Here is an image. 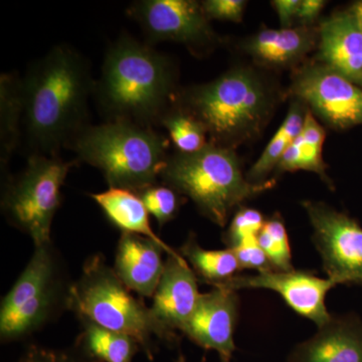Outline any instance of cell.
Masks as SVG:
<instances>
[{"label":"cell","instance_id":"1","mask_svg":"<svg viewBox=\"0 0 362 362\" xmlns=\"http://www.w3.org/2000/svg\"><path fill=\"white\" fill-rule=\"evenodd\" d=\"M95 82L88 59L69 45L52 47L23 78L28 156H59L89 122Z\"/></svg>","mask_w":362,"mask_h":362},{"label":"cell","instance_id":"2","mask_svg":"<svg viewBox=\"0 0 362 362\" xmlns=\"http://www.w3.org/2000/svg\"><path fill=\"white\" fill-rule=\"evenodd\" d=\"M180 90L175 62L124 33L105 54L94 95L105 120L156 128Z\"/></svg>","mask_w":362,"mask_h":362},{"label":"cell","instance_id":"3","mask_svg":"<svg viewBox=\"0 0 362 362\" xmlns=\"http://www.w3.org/2000/svg\"><path fill=\"white\" fill-rule=\"evenodd\" d=\"M279 96L263 74L235 66L211 82L180 89L175 104L204 125L209 142L235 149L262 134Z\"/></svg>","mask_w":362,"mask_h":362},{"label":"cell","instance_id":"4","mask_svg":"<svg viewBox=\"0 0 362 362\" xmlns=\"http://www.w3.org/2000/svg\"><path fill=\"white\" fill-rule=\"evenodd\" d=\"M78 162L101 171L109 187L136 194L160 182L169 156V139L156 128L105 121L88 125L69 143Z\"/></svg>","mask_w":362,"mask_h":362},{"label":"cell","instance_id":"5","mask_svg":"<svg viewBox=\"0 0 362 362\" xmlns=\"http://www.w3.org/2000/svg\"><path fill=\"white\" fill-rule=\"evenodd\" d=\"M160 182L189 197L202 216L221 228L245 202L276 185L275 180L250 182L235 149L211 142L194 153H170L162 169Z\"/></svg>","mask_w":362,"mask_h":362},{"label":"cell","instance_id":"6","mask_svg":"<svg viewBox=\"0 0 362 362\" xmlns=\"http://www.w3.org/2000/svg\"><path fill=\"white\" fill-rule=\"evenodd\" d=\"M68 309L81 321L132 337L150 361L156 354V343L177 344L156 320L150 307L133 295L102 255L90 257L81 277L71 284Z\"/></svg>","mask_w":362,"mask_h":362},{"label":"cell","instance_id":"7","mask_svg":"<svg viewBox=\"0 0 362 362\" xmlns=\"http://www.w3.org/2000/svg\"><path fill=\"white\" fill-rule=\"evenodd\" d=\"M70 287L64 282L52 242L35 247L25 270L2 299L1 342L25 339L49 322L61 307L68 309Z\"/></svg>","mask_w":362,"mask_h":362},{"label":"cell","instance_id":"8","mask_svg":"<svg viewBox=\"0 0 362 362\" xmlns=\"http://www.w3.org/2000/svg\"><path fill=\"white\" fill-rule=\"evenodd\" d=\"M76 163L59 156L32 154L18 175L2 176V214L11 226L30 235L35 247L52 242V221L61 206L62 187Z\"/></svg>","mask_w":362,"mask_h":362},{"label":"cell","instance_id":"9","mask_svg":"<svg viewBox=\"0 0 362 362\" xmlns=\"http://www.w3.org/2000/svg\"><path fill=\"white\" fill-rule=\"evenodd\" d=\"M127 14L142 28L150 45L180 42L199 54L221 42L202 2L194 0H138L128 6Z\"/></svg>","mask_w":362,"mask_h":362},{"label":"cell","instance_id":"10","mask_svg":"<svg viewBox=\"0 0 362 362\" xmlns=\"http://www.w3.org/2000/svg\"><path fill=\"white\" fill-rule=\"evenodd\" d=\"M290 94L332 129L362 125V88L320 62L295 71Z\"/></svg>","mask_w":362,"mask_h":362},{"label":"cell","instance_id":"11","mask_svg":"<svg viewBox=\"0 0 362 362\" xmlns=\"http://www.w3.org/2000/svg\"><path fill=\"white\" fill-rule=\"evenodd\" d=\"M303 206L314 233L312 240L323 262L328 279L335 286L362 287V228L349 214L321 202Z\"/></svg>","mask_w":362,"mask_h":362},{"label":"cell","instance_id":"12","mask_svg":"<svg viewBox=\"0 0 362 362\" xmlns=\"http://www.w3.org/2000/svg\"><path fill=\"white\" fill-rule=\"evenodd\" d=\"M335 287L329 279L319 278L314 272L303 270L264 271L256 275H237L214 288L237 291L240 289H268L275 291L299 315L325 325L332 314L328 312L325 298Z\"/></svg>","mask_w":362,"mask_h":362},{"label":"cell","instance_id":"13","mask_svg":"<svg viewBox=\"0 0 362 362\" xmlns=\"http://www.w3.org/2000/svg\"><path fill=\"white\" fill-rule=\"evenodd\" d=\"M163 275L150 307L153 316L176 343L180 333L194 315L202 294L197 275L187 259L177 255H166Z\"/></svg>","mask_w":362,"mask_h":362},{"label":"cell","instance_id":"14","mask_svg":"<svg viewBox=\"0 0 362 362\" xmlns=\"http://www.w3.org/2000/svg\"><path fill=\"white\" fill-rule=\"evenodd\" d=\"M239 306L237 292L214 288L202 294L182 334L202 349L218 352L221 361H230L237 350L233 335L239 319Z\"/></svg>","mask_w":362,"mask_h":362},{"label":"cell","instance_id":"15","mask_svg":"<svg viewBox=\"0 0 362 362\" xmlns=\"http://www.w3.org/2000/svg\"><path fill=\"white\" fill-rule=\"evenodd\" d=\"M318 59L362 88V30L349 11L333 13L321 23Z\"/></svg>","mask_w":362,"mask_h":362},{"label":"cell","instance_id":"16","mask_svg":"<svg viewBox=\"0 0 362 362\" xmlns=\"http://www.w3.org/2000/svg\"><path fill=\"white\" fill-rule=\"evenodd\" d=\"M288 362H362V321L332 315L318 332L296 345Z\"/></svg>","mask_w":362,"mask_h":362},{"label":"cell","instance_id":"17","mask_svg":"<svg viewBox=\"0 0 362 362\" xmlns=\"http://www.w3.org/2000/svg\"><path fill=\"white\" fill-rule=\"evenodd\" d=\"M163 252L166 254L163 247L148 238L122 233L117 245L114 271L131 291L139 297L152 298L163 275Z\"/></svg>","mask_w":362,"mask_h":362},{"label":"cell","instance_id":"18","mask_svg":"<svg viewBox=\"0 0 362 362\" xmlns=\"http://www.w3.org/2000/svg\"><path fill=\"white\" fill-rule=\"evenodd\" d=\"M319 28L313 26L264 28L243 42V51L266 68L296 66L318 45Z\"/></svg>","mask_w":362,"mask_h":362},{"label":"cell","instance_id":"19","mask_svg":"<svg viewBox=\"0 0 362 362\" xmlns=\"http://www.w3.org/2000/svg\"><path fill=\"white\" fill-rule=\"evenodd\" d=\"M106 218L122 233H134L154 240L166 255H177L157 235L149 221V213L139 195L123 188L109 187L106 192L90 194Z\"/></svg>","mask_w":362,"mask_h":362},{"label":"cell","instance_id":"20","mask_svg":"<svg viewBox=\"0 0 362 362\" xmlns=\"http://www.w3.org/2000/svg\"><path fill=\"white\" fill-rule=\"evenodd\" d=\"M25 99L23 78L14 73L0 77V168L1 176L8 175L11 157L20 147L23 136Z\"/></svg>","mask_w":362,"mask_h":362},{"label":"cell","instance_id":"21","mask_svg":"<svg viewBox=\"0 0 362 362\" xmlns=\"http://www.w3.org/2000/svg\"><path fill=\"white\" fill-rule=\"evenodd\" d=\"M325 137V129L317 122L313 113L307 109L303 128L286 150L276 168V173L281 175L298 170L312 171L320 176L328 187L332 188V181L326 173L327 166L322 157Z\"/></svg>","mask_w":362,"mask_h":362},{"label":"cell","instance_id":"22","mask_svg":"<svg viewBox=\"0 0 362 362\" xmlns=\"http://www.w3.org/2000/svg\"><path fill=\"white\" fill-rule=\"evenodd\" d=\"M74 352L82 362H133L141 351L139 343L127 335L82 321V332Z\"/></svg>","mask_w":362,"mask_h":362},{"label":"cell","instance_id":"23","mask_svg":"<svg viewBox=\"0 0 362 362\" xmlns=\"http://www.w3.org/2000/svg\"><path fill=\"white\" fill-rule=\"evenodd\" d=\"M180 254L192 266L197 279L214 288L243 271L233 250H204L194 235L181 247Z\"/></svg>","mask_w":362,"mask_h":362},{"label":"cell","instance_id":"24","mask_svg":"<svg viewBox=\"0 0 362 362\" xmlns=\"http://www.w3.org/2000/svg\"><path fill=\"white\" fill-rule=\"evenodd\" d=\"M307 107L295 99L285 120L281 124L276 134L267 145L262 156L247 173V180L252 183H264L269 175L277 168L279 162L303 128Z\"/></svg>","mask_w":362,"mask_h":362},{"label":"cell","instance_id":"25","mask_svg":"<svg viewBox=\"0 0 362 362\" xmlns=\"http://www.w3.org/2000/svg\"><path fill=\"white\" fill-rule=\"evenodd\" d=\"M160 126L168 131L176 151L181 153H194L209 143L204 125L175 104L163 116Z\"/></svg>","mask_w":362,"mask_h":362},{"label":"cell","instance_id":"26","mask_svg":"<svg viewBox=\"0 0 362 362\" xmlns=\"http://www.w3.org/2000/svg\"><path fill=\"white\" fill-rule=\"evenodd\" d=\"M258 244L265 252L274 270H294L287 228L280 214H274L266 220L258 237Z\"/></svg>","mask_w":362,"mask_h":362},{"label":"cell","instance_id":"27","mask_svg":"<svg viewBox=\"0 0 362 362\" xmlns=\"http://www.w3.org/2000/svg\"><path fill=\"white\" fill-rule=\"evenodd\" d=\"M137 194L160 226L175 220L180 207L187 202L183 195L161 182L150 185Z\"/></svg>","mask_w":362,"mask_h":362},{"label":"cell","instance_id":"28","mask_svg":"<svg viewBox=\"0 0 362 362\" xmlns=\"http://www.w3.org/2000/svg\"><path fill=\"white\" fill-rule=\"evenodd\" d=\"M265 218L261 211L250 207L240 206L235 214L228 230L223 235L228 249H235L258 243V237L265 225Z\"/></svg>","mask_w":362,"mask_h":362},{"label":"cell","instance_id":"29","mask_svg":"<svg viewBox=\"0 0 362 362\" xmlns=\"http://www.w3.org/2000/svg\"><path fill=\"white\" fill-rule=\"evenodd\" d=\"M247 2L245 0H206L202 1L207 18L240 23Z\"/></svg>","mask_w":362,"mask_h":362},{"label":"cell","instance_id":"30","mask_svg":"<svg viewBox=\"0 0 362 362\" xmlns=\"http://www.w3.org/2000/svg\"><path fill=\"white\" fill-rule=\"evenodd\" d=\"M233 251L235 252L242 270L250 269V270H257L258 273L259 272L274 270L268 257L259 246L258 243L235 247V249H233Z\"/></svg>","mask_w":362,"mask_h":362},{"label":"cell","instance_id":"31","mask_svg":"<svg viewBox=\"0 0 362 362\" xmlns=\"http://www.w3.org/2000/svg\"><path fill=\"white\" fill-rule=\"evenodd\" d=\"M23 362H82L74 350H54L30 346L21 357Z\"/></svg>","mask_w":362,"mask_h":362},{"label":"cell","instance_id":"32","mask_svg":"<svg viewBox=\"0 0 362 362\" xmlns=\"http://www.w3.org/2000/svg\"><path fill=\"white\" fill-rule=\"evenodd\" d=\"M326 1L324 0H301L296 21L300 26H312L320 16Z\"/></svg>","mask_w":362,"mask_h":362},{"label":"cell","instance_id":"33","mask_svg":"<svg viewBox=\"0 0 362 362\" xmlns=\"http://www.w3.org/2000/svg\"><path fill=\"white\" fill-rule=\"evenodd\" d=\"M272 4L277 11L282 28H291L294 21H296L301 0H275Z\"/></svg>","mask_w":362,"mask_h":362},{"label":"cell","instance_id":"34","mask_svg":"<svg viewBox=\"0 0 362 362\" xmlns=\"http://www.w3.org/2000/svg\"><path fill=\"white\" fill-rule=\"evenodd\" d=\"M349 11L356 18V23H358L362 30V1H357L356 4H352Z\"/></svg>","mask_w":362,"mask_h":362},{"label":"cell","instance_id":"35","mask_svg":"<svg viewBox=\"0 0 362 362\" xmlns=\"http://www.w3.org/2000/svg\"><path fill=\"white\" fill-rule=\"evenodd\" d=\"M176 362H185V356H183L182 354H180V356H178V358H177V361H176ZM202 362H204V361H202Z\"/></svg>","mask_w":362,"mask_h":362},{"label":"cell","instance_id":"36","mask_svg":"<svg viewBox=\"0 0 362 362\" xmlns=\"http://www.w3.org/2000/svg\"><path fill=\"white\" fill-rule=\"evenodd\" d=\"M221 362H230V361H221Z\"/></svg>","mask_w":362,"mask_h":362},{"label":"cell","instance_id":"37","mask_svg":"<svg viewBox=\"0 0 362 362\" xmlns=\"http://www.w3.org/2000/svg\"><path fill=\"white\" fill-rule=\"evenodd\" d=\"M18 362H23V361H21V359H20V361H18Z\"/></svg>","mask_w":362,"mask_h":362}]
</instances>
